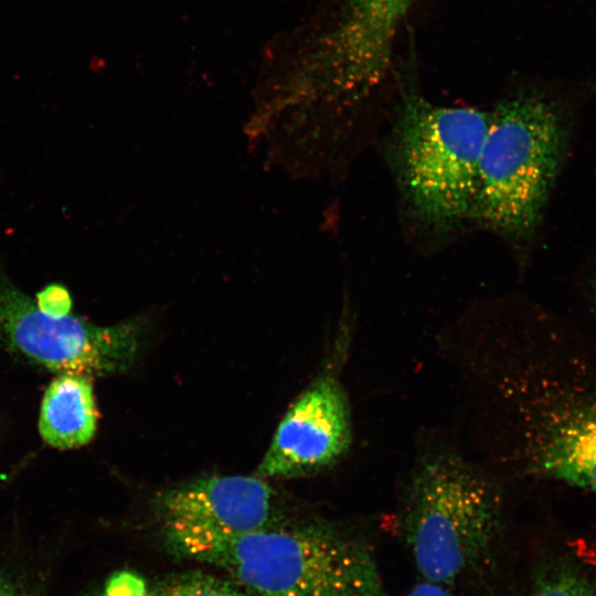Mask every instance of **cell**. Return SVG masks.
Wrapping results in <instances>:
<instances>
[{
    "mask_svg": "<svg viewBox=\"0 0 596 596\" xmlns=\"http://www.w3.org/2000/svg\"><path fill=\"white\" fill-rule=\"evenodd\" d=\"M504 380L518 472L596 500V341L555 327L528 333Z\"/></svg>",
    "mask_w": 596,
    "mask_h": 596,
    "instance_id": "6da1fadb",
    "label": "cell"
},
{
    "mask_svg": "<svg viewBox=\"0 0 596 596\" xmlns=\"http://www.w3.org/2000/svg\"><path fill=\"white\" fill-rule=\"evenodd\" d=\"M163 538L173 554L222 571L254 596H386L369 545L324 521Z\"/></svg>",
    "mask_w": 596,
    "mask_h": 596,
    "instance_id": "7a4b0ae2",
    "label": "cell"
},
{
    "mask_svg": "<svg viewBox=\"0 0 596 596\" xmlns=\"http://www.w3.org/2000/svg\"><path fill=\"white\" fill-rule=\"evenodd\" d=\"M400 524L423 578L447 586L491 556L503 530L502 496L460 456L428 454L407 480Z\"/></svg>",
    "mask_w": 596,
    "mask_h": 596,
    "instance_id": "3957f363",
    "label": "cell"
},
{
    "mask_svg": "<svg viewBox=\"0 0 596 596\" xmlns=\"http://www.w3.org/2000/svg\"><path fill=\"white\" fill-rule=\"evenodd\" d=\"M558 108L539 96L502 102L490 114L477 177L473 217L511 241L536 230L564 155Z\"/></svg>",
    "mask_w": 596,
    "mask_h": 596,
    "instance_id": "277c9868",
    "label": "cell"
},
{
    "mask_svg": "<svg viewBox=\"0 0 596 596\" xmlns=\"http://www.w3.org/2000/svg\"><path fill=\"white\" fill-rule=\"evenodd\" d=\"M490 114L408 97L392 134L391 160L405 204L424 226L446 232L473 217Z\"/></svg>",
    "mask_w": 596,
    "mask_h": 596,
    "instance_id": "5b68a950",
    "label": "cell"
},
{
    "mask_svg": "<svg viewBox=\"0 0 596 596\" xmlns=\"http://www.w3.org/2000/svg\"><path fill=\"white\" fill-rule=\"evenodd\" d=\"M143 319L96 326L75 316H53L0 274V341L19 356L60 373L105 375L136 360Z\"/></svg>",
    "mask_w": 596,
    "mask_h": 596,
    "instance_id": "8992f818",
    "label": "cell"
},
{
    "mask_svg": "<svg viewBox=\"0 0 596 596\" xmlns=\"http://www.w3.org/2000/svg\"><path fill=\"white\" fill-rule=\"evenodd\" d=\"M352 444L345 391L336 372H324L291 405L256 476L292 478L334 465Z\"/></svg>",
    "mask_w": 596,
    "mask_h": 596,
    "instance_id": "52a82bcc",
    "label": "cell"
},
{
    "mask_svg": "<svg viewBox=\"0 0 596 596\" xmlns=\"http://www.w3.org/2000/svg\"><path fill=\"white\" fill-rule=\"evenodd\" d=\"M152 503L163 534H237L278 522L274 490L258 476L187 481Z\"/></svg>",
    "mask_w": 596,
    "mask_h": 596,
    "instance_id": "ba28073f",
    "label": "cell"
},
{
    "mask_svg": "<svg viewBox=\"0 0 596 596\" xmlns=\"http://www.w3.org/2000/svg\"><path fill=\"white\" fill-rule=\"evenodd\" d=\"M414 0H350L333 42L334 82L353 96L385 73L397 29Z\"/></svg>",
    "mask_w": 596,
    "mask_h": 596,
    "instance_id": "9c48e42d",
    "label": "cell"
},
{
    "mask_svg": "<svg viewBox=\"0 0 596 596\" xmlns=\"http://www.w3.org/2000/svg\"><path fill=\"white\" fill-rule=\"evenodd\" d=\"M520 596H596V549L552 533L538 546Z\"/></svg>",
    "mask_w": 596,
    "mask_h": 596,
    "instance_id": "30bf717a",
    "label": "cell"
},
{
    "mask_svg": "<svg viewBox=\"0 0 596 596\" xmlns=\"http://www.w3.org/2000/svg\"><path fill=\"white\" fill-rule=\"evenodd\" d=\"M97 407L88 375L60 373L42 398L39 432L45 444L56 449H74L88 444L97 429Z\"/></svg>",
    "mask_w": 596,
    "mask_h": 596,
    "instance_id": "8fae6325",
    "label": "cell"
},
{
    "mask_svg": "<svg viewBox=\"0 0 596 596\" xmlns=\"http://www.w3.org/2000/svg\"><path fill=\"white\" fill-rule=\"evenodd\" d=\"M103 596H254L230 577L203 572H188L148 586L130 573L114 575L105 585Z\"/></svg>",
    "mask_w": 596,
    "mask_h": 596,
    "instance_id": "7c38bea8",
    "label": "cell"
},
{
    "mask_svg": "<svg viewBox=\"0 0 596 596\" xmlns=\"http://www.w3.org/2000/svg\"><path fill=\"white\" fill-rule=\"evenodd\" d=\"M36 306L45 313L65 316L71 313L72 298L68 290L57 284L49 285L36 295Z\"/></svg>",
    "mask_w": 596,
    "mask_h": 596,
    "instance_id": "4fadbf2b",
    "label": "cell"
},
{
    "mask_svg": "<svg viewBox=\"0 0 596 596\" xmlns=\"http://www.w3.org/2000/svg\"><path fill=\"white\" fill-rule=\"evenodd\" d=\"M406 596H451L447 589V586L423 581L419 584L415 585Z\"/></svg>",
    "mask_w": 596,
    "mask_h": 596,
    "instance_id": "5bb4252c",
    "label": "cell"
},
{
    "mask_svg": "<svg viewBox=\"0 0 596 596\" xmlns=\"http://www.w3.org/2000/svg\"><path fill=\"white\" fill-rule=\"evenodd\" d=\"M0 596H33L0 577Z\"/></svg>",
    "mask_w": 596,
    "mask_h": 596,
    "instance_id": "9a60e30c",
    "label": "cell"
}]
</instances>
